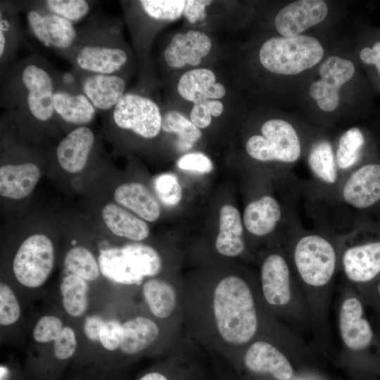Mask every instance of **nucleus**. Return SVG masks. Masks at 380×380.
<instances>
[{
    "label": "nucleus",
    "mask_w": 380,
    "mask_h": 380,
    "mask_svg": "<svg viewBox=\"0 0 380 380\" xmlns=\"http://www.w3.org/2000/svg\"><path fill=\"white\" fill-rule=\"evenodd\" d=\"M108 113L109 120L116 127L144 139L156 137L162 129L163 117L158 105L137 93L127 92Z\"/></svg>",
    "instance_id": "12"
},
{
    "label": "nucleus",
    "mask_w": 380,
    "mask_h": 380,
    "mask_svg": "<svg viewBox=\"0 0 380 380\" xmlns=\"http://www.w3.org/2000/svg\"><path fill=\"white\" fill-rule=\"evenodd\" d=\"M355 58L367 73L375 92L380 94V31L368 25L360 30Z\"/></svg>",
    "instance_id": "28"
},
{
    "label": "nucleus",
    "mask_w": 380,
    "mask_h": 380,
    "mask_svg": "<svg viewBox=\"0 0 380 380\" xmlns=\"http://www.w3.org/2000/svg\"><path fill=\"white\" fill-rule=\"evenodd\" d=\"M178 94L184 99L198 103L209 99L222 98L226 93L224 86L216 82L214 72L207 68L186 72L177 84Z\"/></svg>",
    "instance_id": "27"
},
{
    "label": "nucleus",
    "mask_w": 380,
    "mask_h": 380,
    "mask_svg": "<svg viewBox=\"0 0 380 380\" xmlns=\"http://www.w3.org/2000/svg\"><path fill=\"white\" fill-rule=\"evenodd\" d=\"M104 321L100 316L96 315L86 318L84 323V331L90 341H99V333Z\"/></svg>",
    "instance_id": "49"
},
{
    "label": "nucleus",
    "mask_w": 380,
    "mask_h": 380,
    "mask_svg": "<svg viewBox=\"0 0 380 380\" xmlns=\"http://www.w3.org/2000/svg\"><path fill=\"white\" fill-rule=\"evenodd\" d=\"M293 258L298 274L310 286L326 285L336 270L335 248L325 234L318 232H303L299 236Z\"/></svg>",
    "instance_id": "8"
},
{
    "label": "nucleus",
    "mask_w": 380,
    "mask_h": 380,
    "mask_svg": "<svg viewBox=\"0 0 380 380\" xmlns=\"http://www.w3.org/2000/svg\"><path fill=\"white\" fill-rule=\"evenodd\" d=\"M102 217L108 228L116 236L140 241L149 234L148 226L143 220L113 203L103 208Z\"/></svg>",
    "instance_id": "32"
},
{
    "label": "nucleus",
    "mask_w": 380,
    "mask_h": 380,
    "mask_svg": "<svg viewBox=\"0 0 380 380\" xmlns=\"http://www.w3.org/2000/svg\"><path fill=\"white\" fill-rule=\"evenodd\" d=\"M334 150L343 179L355 168L380 153V139L369 129L353 126L338 136Z\"/></svg>",
    "instance_id": "14"
},
{
    "label": "nucleus",
    "mask_w": 380,
    "mask_h": 380,
    "mask_svg": "<svg viewBox=\"0 0 380 380\" xmlns=\"http://www.w3.org/2000/svg\"><path fill=\"white\" fill-rule=\"evenodd\" d=\"M327 55L322 41L306 34L271 37L261 46L258 57L268 72L292 78L314 71Z\"/></svg>",
    "instance_id": "5"
},
{
    "label": "nucleus",
    "mask_w": 380,
    "mask_h": 380,
    "mask_svg": "<svg viewBox=\"0 0 380 380\" xmlns=\"http://www.w3.org/2000/svg\"><path fill=\"white\" fill-rule=\"evenodd\" d=\"M177 166L182 170L200 173H209L213 169L210 159L201 153H191L182 156L177 160Z\"/></svg>",
    "instance_id": "46"
},
{
    "label": "nucleus",
    "mask_w": 380,
    "mask_h": 380,
    "mask_svg": "<svg viewBox=\"0 0 380 380\" xmlns=\"http://www.w3.org/2000/svg\"><path fill=\"white\" fill-rule=\"evenodd\" d=\"M98 262L101 273L114 282L133 285L145 277L157 275L162 269V259L152 247L129 243L101 251Z\"/></svg>",
    "instance_id": "7"
},
{
    "label": "nucleus",
    "mask_w": 380,
    "mask_h": 380,
    "mask_svg": "<svg viewBox=\"0 0 380 380\" xmlns=\"http://www.w3.org/2000/svg\"><path fill=\"white\" fill-rule=\"evenodd\" d=\"M60 291L65 312L73 317L83 315L88 308L87 281L75 274H69L62 279Z\"/></svg>",
    "instance_id": "34"
},
{
    "label": "nucleus",
    "mask_w": 380,
    "mask_h": 380,
    "mask_svg": "<svg viewBox=\"0 0 380 380\" xmlns=\"http://www.w3.org/2000/svg\"><path fill=\"white\" fill-rule=\"evenodd\" d=\"M41 177L39 167L31 162L6 164L0 167V194L19 200L28 196Z\"/></svg>",
    "instance_id": "23"
},
{
    "label": "nucleus",
    "mask_w": 380,
    "mask_h": 380,
    "mask_svg": "<svg viewBox=\"0 0 380 380\" xmlns=\"http://www.w3.org/2000/svg\"><path fill=\"white\" fill-rule=\"evenodd\" d=\"M155 189L160 201L167 206L179 204L182 189L177 177L171 173L163 174L155 180Z\"/></svg>",
    "instance_id": "40"
},
{
    "label": "nucleus",
    "mask_w": 380,
    "mask_h": 380,
    "mask_svg": "<svg viewBox=\"0 0 380 380\" xmlns=\"http://www.w3.org/2000/svg\"><path fill=\"white\" fill-rule=\"evenodd\" d=\"M369 219L368 238L348 247L341 258L343 272L353 282H368L380 274V226Z\"/></svg>",
    "instance_id": "13"
},
{
    "label": "nucleus",
    "mask_w": 380,
    "mask_h": 380,
    "mask_svg": "<svg viewBox=\"0 0 380 380\" xmlns=\"http://www.w3.org/2000/svg\"><path fill=\"white\" fill-rule=\"evenodd\" d=\"M56 88L70 91H82L79 78L73 70L61 72L56 70Z\"/></svg>",
    "instance_id": "47"
},
{
    "label": "nucleus",
    "mask_w": 380,
    "mask_h": 380,
    "mask_svg": "<svg viewBox=\"0 0 380 380\" xmlns=\"http://www.w3.org/2000/svg\"><path fill=\"white\" fill-rule=\"evenodd\" d=\"M18 1H1L0 4V70L1 75L9 67L21 42L22 30Z\"/></svg>",
    "instance_id": "25"
},
{
    "label": "nucleus",
    "mask_w": 380,
    "mask_h": 380,
    "mask_svg": "<svg viewBox=\"0 0 380 380\" xmlns=\"http://www.w3.org/2000/svg\"><path fill=\"white\" fill-rule=\"evenodd\" d=\"M96 142L94 132L87 126L74 128L58 143L56 156L61 167L69 173L84 170Z\"/></svg>",
    "instance_id": "18"
},
{
    "label": "nucleus",
    "mask_w": 380,
    "mask_h": 380,
    "mask_svg": "<svg viewBox=\"0 0 380 380\" xmlns=\"http://www.w3.org/2000/svg\"><path fill=\"white\" fill-rule=\"evenodd\" d=\"M377 220H374L380 226V208L374 213Z\"/></svg>",
    "instance_id": "50"
},
{
    "label": "nucleus",
    "mask_w": 380,
    "mask_h": 380,
    "mask_svg": "<svg viewBox=\"0 0 380 380\" xmlns=\"http://www.w3.org/2000/svg\"><path fill=\"white\" fill-rule=\"evenodd\" d=\"M243 362L251 373L270 375L275 380H290L293 375L288 359L266 341H259L251 344L244 354Z\"/></svg>",
    "instance_id": "17"
},
{
    "label": "nucleus",
    "mask_w": 380,
    "mask_h": 380,
    "mask_svg": "<svg viewBox=\"0 0 380 380\" xmlns=\"http://www.w3.org/2000/svg\"><path fill=\"white\" fill-rule=\"evenodd\" d=\"M47 11L75 24L89 13L94 2L87 0H44L39 1Z\"/></svg>",
    "instance_id": "37"
},
{
    "label": "nucleus",
    "mask_w": 380,
    "mask_h": 380,
    "mask_svg": "<svg viewBox=\"0 0 380 380\" xmlns=\"http://www.w3.org/2000/svg\"><path fill=\"white\" fill-rule=\"evenodd\" d=\"M282 217L283 210L279 202L270 195H264L246 206L243 224L251 234L264 236L276 229Z\"/></svg>",
    "instance_id": "24"
},
{
    "label": "nucleus",
    "mask_w": 380,
    "mask_h": 380,
    "mask_svg": "<svg viewBox=\"0 0 380 380\" xmlns=\"http://www.w3.org/2000/svg\"><path fill=\"white\" fill-rule=\"evenodd\" d=\"M1 81V104L12 118L41 124L57 118L56 70L44 58L34 54L9 66Z\"/></svg>",
    "instance_id": "1"
},
{
    "label": "nucleus",
    "mask_w": 380,
    "mask_h": 380,
    "mask_svg": "<svg viewBox=\"0 0 380 380\" xmlns=\"http://www.w3.org/2000/svg\"><path fill=\"white\" fill-rule=\"evenodd\" d=\"M305 156L316 182L326 189L336 190L342 177L336 164L334 144L327 137H319L308 146Z\"/></svg>",
    "instance_id": "20"
},
{
    "label": "nucleus",
    "mask_w": 380,
    "mask_h": 380,
    "mask_svg": "<svg viewBox=\"0 0 380 380\" xmlns=\"http://www.w3.org/2000/svg\"><path fill=\"white\" fill-rule=\"evenodd\" d=\"M53 108L57 118L77 127L90 124L97 112L82 91H70L60 88H56Z\"/></svg>",
    "instance_id": "26"
},
{
    "label": "nucleus",
    "mask_w": 380,
    "mask_h": 380,
    "mask_svg": "<svg viewBox=\"0 0 380 380\" xmlns=\"http://www.w3.org/2000/svg\"><path fill=\"white\" fill-rule=\"evenodd\" d=\"M211 311L219 337L229 346L248 343L258 329L253 296L247 283L231 275L222 279L213 291Z\"/></svg>",
    "instance_id": "3"
},
{
    "label": "nucleus",
    "mask_w": 380,
    "mask_h": 380,
    "mask_svg": "<svg viewBox=\"0 0 380 380\" xmlns=\"http://www.w3.org/2000/svg\"><path fill=\"white\" fill-rule=\"evenodd\" d=\"M219 223V233L215 241L217 252L227 257L241 254L245 244L243 222L238 209L232 205H223L220 211Z\"/></svg>",
    "instance_id": "29"
},
{
    "label": "nucleus",
    "mask_w": 380,
    "mask_h": 380,
    "mask_svg": "<svg viewBox=\"0 0 380 380\" xmlns=\"http://www.w3.org/2000/svg\"><path fill=\"white\" fill-rule=\"evenodd\" d=\"M73 70L79 78L82 91L96 110L110 112L126 94L127 83L121 74L89 73Z\"/></svg>",
    "instance_id": "16"
},
{
    "label": "nucleus",
    "mask_w": 380,
    "mask_h": 380,
    "mask_svg": "<svg viewBox=\"0 0 380 380\" xmlns=\"http://www.w3.org/2000/svg\"><path fill=\"white\" fill-rule=\"evenodd\" d=\"M160 329L152 319L137 316L122 323V339L119 350L127 356L144 352L158 338Z\"/></svg>",
    "instance_id": "31"
},
{
    "label": "nucleus",
    "mask_w": 380,
    "mask_h": 380,
    "mask_svg": "<svg viewBox=\"0 0 380 380\" xmlns=\"http://www.w3.org/2000/svg\"><path fill=\"white\" fill-rule=\"evenodd\" d=\"M20 307L11 288L4 282L0 284V324L8 326L18 321Z\"/></svg>",
    "instance_id": "41"
},
{
    "label": "nucleus",
    "mask_w": 380,
    "mask_h": 380,
    "mask_svg": "<svg viewBox=\"0 0 380 380\" xmlns=\"http://www.w3.org/2000/svg\"><path fill=\"white\" fill-rule=\"evenodd\" d=\"M54 262V246L51 239L35 234L28 236L18 248L13 262V272L24 286L37 288L49 278Z\"/></svg>",
    "instance_id": "11"
},
{
    "label": "nucleus",
    "mask_w": 380,
    "mask_h": 380,
    "mask_svg": "<svg viewBox=\"0 0 380 380\" xmlns=\"http://www.w3.org/2000/svg\"><path fill=\"white\" fill-rule=\"evenodd\" d=\"M223 110L224 106L221 101L209 99L194 104L190 113V119L198 129H203L210 125L212 116H220Z\"/></svg>",
    "instance_id": "42"
},
{
    "label": "nucleus",
    "mask_w": 380,
    "mask_h": 380,
    "mask_svg": "<svg viewBox=\"0 0 380 380\" xmlns=\"http://www.w3.org/2000/svg\"><path fill=\"white\" fill-rule=\"evenodd\" d=\"M64 265L70 274L85 281L96 280L101 274L99 262L87 248L77 246L70 248L65 255Z\"/></svg>",
    "instance_id": "36"
},
{
    "label": "nucleus",
    "mask_w": 380,
    "mask_h": 380,
    "mask_svg": "<svg viewBox=\"0 0 380 380\" xmlns=\"http://www.w3.org/2000/svg\"><path fill=\"white\" fill-rule=\"evenodd\" d=\"M378 291H379V293H380V283H379V286H378Z\"/></svg>",
    "instance_id": "51"
},
{
    "label": "nucleus",
    "mask_w": 380,
    "mask_h": 380,
    "mask_svg": "<svg viewBox=\"0 0 380 380\" xmlns=\"http://www.w3.org/2000/svg\"><path fill=\"white\" fill-rule=\"evenodd\" d=\"M142 295L151 312L158 319L169 317L177 306V293L167 281L150 279L142 286Z\"/></svg>",
    "instance_id": "33"
},
{
    "label": "nucleus",
    "mask_w": 380,
    "mask_h": 380,
    "mask_svg": "<svg viewBox=\"0 0 380 380\" xmlns=\"http://www.w3.org/2000/svg\"><path fill=\"white\" fill-rule=\"evenodd\" d=\"M63 327V322L58 317L53 315H44L35 324L32 336L38 343H46L54 341Z\"/></svg>",
    "instance_id": "43"
},
{
    "label": "nucleus",
    "mask_w": 380,
    "mask_h": 380,
    "mask_svg": "<svg viewBox=\"0 0 380 380\" xmlns=\"http://www.w3.org/2000/svg\"><path fill=\"white\" fill-rule=\"evenodd\" d=\"M138 4L149 18L158 21H172L184 13L186 1L141 0Z\"/></svg>",
    "instance_id": "38"
},
{
    "label": "nucleus",
    "mask_w": 380,
    "mask_h": 380,
    "mask_svg": "<svg viewBox=\"0 0 380 380\" xmlns=\"http://www.w3.org/2000/svg\"><path fill=\"white\" fill-rule=\"evenodd\" d=\"M114 198L119 205L129 209L148 222H154L160 216V208L158 201L141 183L130 182L120 185L114 192Z\"/></svg>",
    "instance_id": "30"
},
{
    "label": "nucleus",
    "mask_w": 380,
    "mask_h": 380,
    "mask_svg": "<svg viewBox=\"0 0 380 380\" xmlns=\"http://www.w3.org/2000/svg\"><path fill=\"white\" fill-rule=\"evenodd\" d=\"M116 20L94 14L77 30L75 43L65 57L73 70L100 74H121L129 59Z\"/></svg>",
    "instance_id": "2"
},
{
    "label": "nucleus",
    "mask_w": 380,
    "mask_h": 380,
    "mask_svg": "<svg viewBox=\"0 0 380 380\" xmlns=\"http://www.w3.org/2000/svg\"><path fill=\"white\" fill-rule=\"evenodd\" d=\"M308 146L293 122L272 118L262 125L260 134L248 138L246 150L255 160L277 162L291 167L305 156Z\"/></svg>",
    "instance_id": "6"
},
{
    "label": "nucleus",
    "mask_w": 380,
    "mask_h": 380,
    "mask_svg": "<svg viewBox=\"0 0 380 380\" xmlns=\"http://www.w3.org/2000/svg\"><path fill=\"white\" fill-rule=\"evenodd\" d=\"M339 328L345 345L352 350H361L372 343L373 333L363 316L361 302L354 297L346 299L340 309Z\"/></svg>",
    "instance_id": "22"
},
{
    "label": "nucleus",
    "mask_w": 380,
    "mask_h": 380,
    "mask_svg": "<svg viewBox=\"0 0 380 380\" xmlns=\"http://www.w3.org/2000/svg\"><path fill=\"white\" fill-rule=\"evenodd\" d=\"M210 3V1H186L184 15L190 23H194L204 16L205 7Z\"/></svg>",
    "instance_id": "48"
},
{
    "label": "nucleus",
    "mask_w": 380,
    "mask_h": 380,
    "mask_svg": "<svg viewBox=\"0 0 380 380\" xmlns=\"http://www.w3.org/2000/svg\"><path fill=\"white\" fill-rule=\"evenodd\" d=\"M306 89L310 101L324 115L337 113L349 88L372 87L355 56L328 54L314 70ZM373 88V87H372Z\"/></svg>",
    "instance_id": "4"
},
{
    "label": "nucleus",
    "mask_w": 380,
    "mask_h": 380,
    "mask_svg": "<svg viewBox=\"0 0 380 380\" xmlns=\"http://www.w3.org/2000/svg\"><path fill=\"white\" fill-rule=\"evenodd\" d=\"M122 333V324L116 319L105 320L100 333L99 342L108 351L119 350Z\"/></svg>",
    "instance_id": "45"
},
{
    "label": "nucleus",
    "mask_w": 380,
    "mask_h": 380,
    "mask_svg": "<svg viewBox=\"0 0 380 380\" xmlns=\"http://www.w3.org/2000/svg\"><path fill=\"white\" fill-rule=\"evenodd\" d=\"M263 296L268 303L283 306L291 300V275L289 265L279 254L269 255L261 267Z\"/></svg>",
    "instance_id": "21"
},
{
    "label": "nucleus",
    "mask_w": 380,
    "mask_h": 380,
    "mask_svg": "<svg viewBox=\"0 0 380 380\" xmlns=\"http://www.w3.org/2000/svg\"><path fill=\"white\" fill-rule=\"evenodd\" d=\"M340 203L360 219L380 208V153L346 175L336 189Z\"/></svg>",
    "instance_id": "9"
},
{
    "label": "nucleus",
    "mask_w": 380,
    "mask_h": 380,
    "mask_svg": "<svg viewBox=\"0 0 380 380\" xmlns=\"http://www.w3.org/2000/svg\"><path fill=\"white\" fill-rule=\"evenodd\" d=\"M162 129L178 135L177 148L182 151L190 149L202 135L191 120L177 111H169L163 116Z\"/></svg>",
    "instance_id": "35"
},
{
    "label": "nucleus",
    "mask_w": 380,
    "mask_h": 380,
    "mask_svg": "<svg viewBox=\"0 0 380 380\" xmlns=\"http://www.w3.org/2000/svg\"><path fill=\"white\" fill-rule=\"evenodd\" d=\"M137 380H200V377L195 367L172 362L150 369Z\"/></svg>",
    "instance_id": "39"
},
{
    "label": "nucleus",
    "mask_w": 380,
    "mask_h": 380,
    "mask_svg": "<svg viewBox=\"0 0 380 380\" xmlns=\"http://www.w3.org/2000/svg\"><path fill=\"white\" fill-rule=\"evenodd\" d=\"M18 4L26 16L32 35L44 46L65 58L77 37L75 24L47 11L39 1H18Z\"/></svg>",
    "instance_id": "10"
},
{
    "label": "nucleus",
    "mask_w": 380,
    "mask_h": 380,
    "mask_svg": "<svg viewBox=\"0 0 380 380\" xmlns=\"http://www.w3.org/2000/svg\"><path fill=\"white\" fill-rule=\"evenodd\" d=\"M379 31H380V29H379Z\"/></svg>",
    "instance_id": "52"
},
{
    "label": "nucleus",
    "mask_w": 380,
    "mask_h": 380,
    "mask_svg": "<svg viewBox=\"0 0 380 380\" xmlns=\"http://www.w3.org/2000/svg\"><path fill=\"white\" fill-rule=\"evenodd\" d=\"M329 9L324 0L293 1L278 11L274 27L281 37L306 34L307 31L326 20Z\"/></svg>",
    "instance_id": "15"
},
{
    "label": "nucleus",
    "mask_w": 380,
    "mask_h": 380,
    "mask_svg": "<svg viewBox=\"0 0 380 380\" xmlns=\"http://www.w3.org/2000/svg\"><path fill=\"white\" fill-rule=\"evenodd\" d=\"M212 46L211 40L205 33L189 30L175 34L164 51L167 64L173 68H180L186 65H198L207 56Z\"/></svg>",
    "instance_id": "19"
},
{
    "label": "nucleus",
    "mask_w": 380,
    "mask_h": 380,
    "mask_svg": "<svg viewBox=\"0 0 380 380\" xmlns=\"http://www.w3.org/2000/svg\"><path fill=\"white\" fill-rule=\"evenodd\" d=\"M53 355L58 361H65L72 357L77 347V338L74 330L64 327L53 341Z\"/></svg>",
    "instance_id": "44"
}]
</instances>
